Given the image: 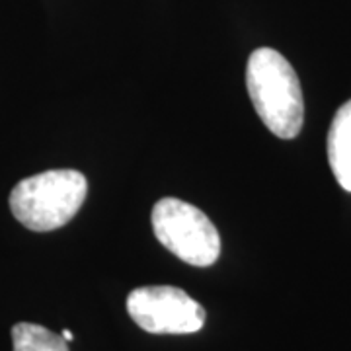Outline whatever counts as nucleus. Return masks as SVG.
I'll return each instance as SVG.
<instances>
[{"instance_id":"nucleus-1","label":"nucleus","mask_w":351,"mask_h":351,"mask_svg":"<svg viewBox=\"0 0 351 351\" xmlns=\"http://www.w3.org/2000/svg\"><path fill=\"white\" fill-rule=\"evenodd\" d=\"M246 88L254 110L276 137L295 138L304 123L301 80L276 49L260 47L246 64Z\"/></svg>"},{"instance_id":"nucleus-2","label":"nucleus","mask_w":351,"mask_h":351,"mask_svg":"<svg viewBox=\"0 0 351 351\" xmlns=\"http://www.w3.org/2000/svg\"><path fill=\"white\" fill-rule=\"evenodd\" d=\"M86 193V176L66 168L20 180L8 201L20 225L36 232H49L66 225L80 211Z\"/></svg>"},{"instance_id":"nucleus-3","label":"nucleus","mask_w":351,"mask_h":351,"mask_svg":"<svg viewBox=\"0 0 351 351\" xmlns=\"http://www.w3.org/2000/svg\"><path fill=\"white\" fill-rule=\"evenodd\" d=\"M151 221L154 237L182 262L209 267L219 260V230L195 205L178 197H164L154 205Z\"/></svg>"},{"instance_id":"nucleus-4","label":"nucleus","mask_w":351,"mask_h":351,"mask_svg":"<svg viewBox=\"0 0 351 351\" xmlns=\"http://www.w3.org/2000/svg\"><path fill=\"white\" fill-rule=\"evenodd\" d=\"M127 313L149 334H195L205 324V308L184 289L151 285L133 289Z\"/></svg>"},{"instance_id":"nucleus-5","label":"nucleus","mask_w":351,"mask_h":351,"mask_svg":"<svg viewBox=\"0 0 351 351\" xmlns=\"http://www.w3.org/2000/svg\"><path fill=\"white\" fill-rule=\"evenodd\" d=\"M328 162L339 186L351 191V100L332 119L328 131Z\"/></svg>"},{"instance_id":"nucleus-6","label":"nucleus","mask_w":351,"mask_h":351,"mask_svg":"<svg viewBox=\"0 0 351 351\" xmlns=\"http://www.w3.org/2000/svg\"><path fill=\"white\" fill-rule=\"evenodd\" d=\"M12 346L14 351H69L63 336L32 322L14 324Z\"/></svg>"},{"instance_id":"nucleus-7","label":"nucleus","mask_w":351,"mask_h":351,"mask_svg":"<svg viewBox=\"0 0 351 351\" xmlns=\"http://www.w3.org/2000/svg\"><path fill=\"white\" fill-rule=\"evenodd\" d=\"M61 336H63V339L66 341V343L75 339V336H73V332H71V330H63V334H61Z\"/></svg>"}]
</instances>
